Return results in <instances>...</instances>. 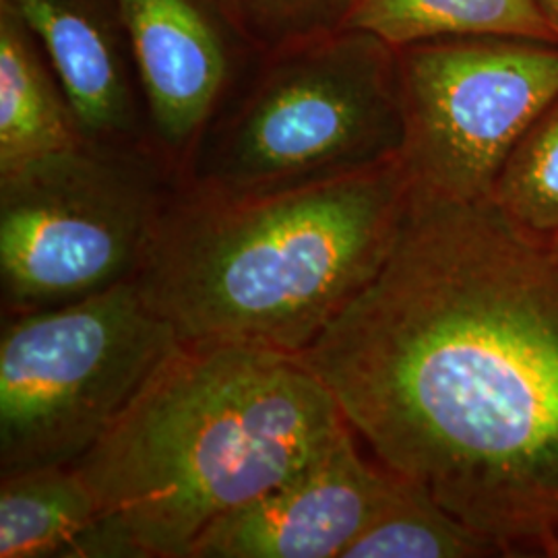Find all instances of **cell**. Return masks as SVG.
I'll use <instances>...</instances> for the list:
<instances>
[{
  "label": "cell",
  "instance_id": "7c38bea8",
  "mask_svg": "<svg viewBox=\"0 0 558 558\" xmlns=\"http://www.w3.org/2000/svg\"><path fill=\"white\" fill-rule=\"evenodd\" d=\"M100 521V502L75 463L0 478V558H81Z\"/></svg>",
  "mask_w": 558,
  "mask_h": 558
},
{
  "label": "cell",
  "instance_id": "ac0fdd59",
  "mask_svg": "<svg viewBox=\"0 0 558 558\" xmlns=\"http://www.w3.org/2000/svg\"><path fill=\"white\" fill-rule=\"evenodd\" d=\"M550 244H553V242H550ZM555 246H558V242H555Z\"/></svg>",
  "mask_w": 558,
  "mask_h": 558
},
{
  "label": "cell",
  "instance_id": "30bf717a",
  "mask_svg": "<svg viewBox=\"0 0 558 558\" xmlns=\"http://www.w3.org/2000/svg\"><path fill=\"white\" fill-rule=\"evenodd\" d=\"M0 2L11 7L40 41L85 140L154 145L137 64L117 0Z\"/></svg>",
  "mask_w": 558,
  "mask_h": 558
},
{
  "label": "cell",
  "instance_id": "7a4b0ae2",
  "mask_svg": "<svg viewBox=\"0 0 558 558\" xmlns=\"http://www.w3.org/2000/svg\"><path fill=\"white\" fill-rule=\"evenodd\" d=\"M345 426L300 356L179 343L75 465L137 558H189L209 525L292 476Z\"/></svg>",
  "mask_w": 558,
  "mask_h": 558
},
{
  "label": "cell",
  "instance_id": "8992f818",
  "mask_svg": "<svg viewBox=\"0 0 558 558\" xmlns=\"http://www.w3.org/2000/svg\"><path fill=\"white\" fill-rule=\"evenodd\" d=\"M179 343L135 279L87 299L4 317L0 476L80 461Z\"/></svg>",
  "mask_w": 558,
  "mask_h": 558
},
{
  "label": "cell",
  "instance_id": "9c48e42d",
  "mask_svg": "<svg viewBox=\"0 0 558 558\" xmlns=\"http://www.w3.org/2000/svg\"><path fill=\"white\" fill-rule=\"evenodd\" d=\"M391 482V470L360 453L348 424L292 476L209 525L189 558H341Z\"/></svg>",
  "mask_w": 558,
  "mask_h": 558
},
{
  "label": "cell",
  "instance_id": "277c9868",
  "mask_svg": "<svg viewBox=\"0 0 558 558\" xmlns=\"http://www.w3.org/2000/svg\"><path fill=\"white\" fill-rule=\"evenodd\" d=\"M398 48L336 29L259 54L186 161L182 186L253 199L401 160Z\"/></svg>",
  "mask_w": 558,
  "mask_h": 558
},
{
  "label": "cell",
  "instance_id": "4fadbf2b",
  "mask_svg": "<svg viewBox=\"0 0 558 558\" xmlns=\"http://www.w3.org/2000/svg\"><path fill=\"white\" fill-rule=\"evenodd\" d=\"M343 29L401 48L449 36H521L555 41L538 0H350Z\"/></svg>",
  "mask_w": 558,
  "mask_h": 558
},
{
  "label": "cell",
  "instance_id": "9a60e30c",
  "mask_svg": "<svg viewBox=\"0 0 558 558\" xmlns=\"http://www.w3.org/2000/svg\"><path fill=\"white\" fill-rule=\"evenodd\" d=\"M490 201L523 232L558 242V96L502 163Z\"/></svg>",
  "mask_w": 558,
  "mask_h": 558
},
{
  "label": "cell",
  "instance_id": "52a82bcc",
  "mask_svg": "<svg viewBox=\"0 0 558 558\" xmlns=\"http://www.w3.org/2000/svg\"><path fill=\"white\" fill-rule=\"evenodd\" d=\"M401 163L420 191L490 199L521 135L558 96V44L449 36L398 48Z\"/></svg>",
  "mask_w": 558,
  "mask_h": 558
},
{
  "label": "cell",
  "instance_id": "3957f363",
  "mask_svg": "<svg viewBox=\"0 0 558 558\" xmlns=\"http://www.w3.org/2000/svg\"><path fill=\"white\" fill-rule=\"evenodd\" d=\"M408 197L401 160L253 199L180 182L135 283L180 343L300 356L379 274Z\"/></svg>",
  "mask_w": 558,
  "mask_h": 558
},
{
  "label": "cell",
  "instance_id": "5bb4252c",
  "mask_svg": "<svg viewBox=\"0 0 558 558\" xmlns=\"http://www.w3.org/2000/svg\"><path fill=\"white\" fill-rule=\"evenodd\" d=\"M497 558L499 544L447 511L416 482L393 472L377 515L341 558Z\"/></svg>",
  "mask_w": 558,
  "mask_h": 558
},
{
  "label": "cell",
  "instance_id": "5b68a950",
  "mask_svg": "<svg viewBox=\"0 0 558 558\" xmlns=\"http://www.w3.org/2000/svg\"><path fill=\"white\" fill-rule=\"evenodd\" d=\"M180 186L154 145H80L0 177L4 317L135 279Z\"/></svg>",
  "mask_w": 558,
  "mask_h": 558
},
{
  "label": "cell",
  "instance_id": "8fae6325",
  "mask_svg": "<svg viewBox=\"0 0 558 558\" xmlns=\"http://www.w3.org/2000/svg\"><path fill=\"white\" fill-rule=\"evenodd\" d=\"M83 141L40 41L0 2V177Z\"/></svg>",
  "mask_w": 558,
  "mask_h": 558
},
{
  "label": "cell",
  "instance_id": "2e32d148",
  "mask_svg": "<svg viewBox=\"0 0 558 558\" xmlns=\"http://www.w3.org/2000/svg\"><path fill=\"white\" fill-rule=\"evenodd\" d=\"M242 36L260 52L343 29L350 0H220Z\"/></svg>",
  "mask_w": 558,
  "mask_h": 558
},
{
  "label": "cell",
  "instance_id": "e0dca14e",
  "mask_svg": "<svg viewBox=\"0 0 558 558\" xmlns=\"http://www.w3.org/2000/svg\"><path fill=\"white\" fill-rule=\"evenodd\" d=\"M538 4L558 40V0H538Z\"/></svg>",
  "mask_w": 558,
  "mask_h": 558
},
{
  "label": "cell",
  "instance_id": "ba28073f",
  "mask_svg": "<svg viewBox=\"0 0 558 558\" xmlns=\"http://www.w3.org/2000/svg\"><path fill=\"white\" fill-rule=\"evenodd\" d=\"M154 145L182 174L201 135L257 60L220 0H117Z\"/></svg>",
  "mask_w": 558,
  "mask_h": 558
},
{
  "label": "cell",
  "instance_id": "6da1fadb",
  "mask_svg": "<svg viewBox=\"0 0 558 558\" xmlns=\"http://www.w3.org/2000/svg\"><path fill=\"white\" fill-rule=\"evenodd\" d=\"M300 359L383 468L507 557L558 558V246L410 184L379 274Z\"/></svg>",
  "mask_w": 558,
  "mask_h": 558
}]
</instances>
